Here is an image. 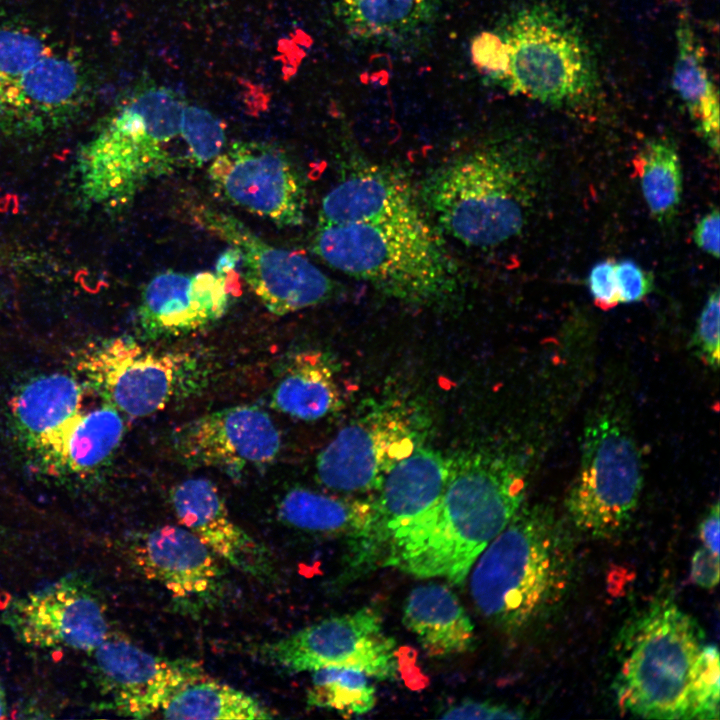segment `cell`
<instances>
[{
  "mask_svg": "<svg viewBox=\"0 0 720 720\" xmlns=\"http://www.w3.org/2000/svg\"><path fill=\"white\" fill-rule=\"evenodd\" d=\"M526 484L523 461L509 453L472 452L448 459L439 498L392 534L380 565L462 584L481 552L521 508Z\"/></svg>",
  "mask_w": 720,
  "mask_h": 720,
  "instance_id": "6da1fadb",
  "label": "cell"
},
{
  "mask_svg": "<svg viewBox=\"0 0 720 720\" xmlns=\"http://www.w3.org/2000/svg\"><path fill=\"white\" fill-rule=\"evenodd\" d=\"M575 570L573 539L553 510L521 507L473 564L472 599L507 633L543 621L564 600Z\"/></svg>",
  "mask_w": 720,
  "mask_h": 720,
  "instance_id": "7a4b0ae2",
  "label": "cell"
},
{
  "mask_svg": "<svg viewBox=\"0 0 720 720\" xmlns=\"http://www.w3.org/2000/svg\"><path fill=\"white\" fill-rule=\"evenodd\" d=\"M184 100L153 86L131 95L81 146L75 161L77 192L88 207L120 211L149 183L178 165Z\"/></svg>",
  "mask_w": 720,
  "mask_h": 720,
  "instance_id": "3957f363",
  "label": "cell"
},
{
  "mask_svg": "<svg viewBox=\"0 0 720 720\" xmlns=\"http://www.w3.org/2000/svg\"><path fill=\"white\" fill-rule=\"evenodd\" d=\"M312 250L332 268L394 299L431 304L453 294L458 269L425 216L380 222H318Z\"/></svg>",
  "mask_w": 720,
  "mask_h": 720,
  "instance_id": "277c9868",
  "label": "cell"
},
{
  "mask_svg": "<svg viewBox=\"0 0 720 720\" xmlns=\"http://www.w3.org/2000/svg\"><path fill=\"white\" fill-rule=\"evenodd\" d=\"M529 174L508 149L481 147L434 169L422 199L440 226L463 244L499 245L523 228L531 201Z\"/></svg>",
  "mask_w": 720,
  "mask_h": 720,
  "instance_id": "5b68a950",
  "label": "cell"
},
{
  "mask_svg": "<svg viewBox=\"0 0 720 720\" xmlns=\"http://www.w3.org/2000/svg\"><path fill=\"white\" fill-rule=\"evenodd\" d=\"M696 621L669 600L651 604L619 637V706L649 719H691V690L702 649Z\"/></svg>",
  "mask_w": 720,
  "mask_h": 720,
  "instance_id": "8992f818",
  "label": "cell"
},
{
  "mask_svg": "<svg viewBox=\"0 0 720 720\" xmlns=\"http://www.w3.org/2000/svg\"><path fill=\"white\" fill-rule=\"evenodd\" d=\"M497 33L506 60L498 83L511 94L561 108L583 105L595 95L598 73L591 47L560 8L544 2L525 5Z\"/></svg>",
  "mask_w": 720,
  "mask_h": 720,
  "instance_id": "52a82bcc",
  "label": "cell"
},
{
  "mask_svg": "<svg viewBox=\"0 0 720 720\" xmlns=\"http://www.w3.org/2000/svg\"><path fill=\"white\" fill-rule=\"evenodd\" d=\"M641 456L630 428L615 411L596 413L586 424L578 474L566 508L577 530L608 539L632 519L642 490Z\"/></svg>",
  "mask_w": 720,
  "mask_h": 720,
  "instance_id": "ba28073f",
  "label": "cell"
},
{
  "mask_svg": "<svg viewBox=\"0 0 720 720\" xmlns=\"http://www.w3.org/2000/svg\"><path fill=\"white\" fill-rule=\"evenodd\" d=\"M76 369L84 385L130 417L154 414L198 392L207 365L185 351H157L132 338L115 337L86 348Z\"/></svg>",
  "mask_w": 720,
  "mask_h": 720,
  "instance_id": "9c48e42d",
  "label": "cell"
},
{
  "mask_svg": "<svg viewBox=\"0 0 720 720\" xmlns=\"http://www.w3.org/2000/svg\"><path fill=\"white\" fill-rule=\"evenodd\" d=\"M256 651L264 661L289 672L333 666L390 680L400 670L396 643L383 632L381 614L371 607L326 618L259 645Z\"/></svg>",
  "mask_w": 720,
  "mask_h": 720,
  "instance_id": "30bf717a",
  "label": "cell"
},
{
  "mask_svg": "<svg viewBox=\"0 0 720 720\" xmlns=\"http://www.w3.org/2000/svg\"><path fill=\"white\" fill-rule=\"evenodd\" d=\"M190 214L238 250L245 282L270 313L283 316L333 296L335 283L306 257L271 245L235 216L207 204Z\"/></svg>",
  "mask_w": 720,
  "mask_h": 720,
  "instance_id": "8fae6325",
  "label": "cell"
},
{
  "mask_svg": "<svg viewBox=\"0 0 720 720\" xmlns=\"http://www.w3.org/2000/svg\"><path fill=\"white\" fill-rule=\"evenodd\" d=\"M208 176L217 194L278 227H295L304 220L303 180L280 148L257 141H238L211 162Z\"/></svg>",
  "mask_w": 720,
  "mask_h": 720,
  "instance_id": "7c38bea8",
  "label": "cell"
},
{
  "mask_svg": "<svg viewBox=\"0 0 720 720\" xmlns=\"http://www.w3.org/2000/svg\"><path fill=\"white\" fill-rule=\"evenodd\" d=\"M91 653L106 706L125 717L147 718L162 710L179 690L207 678L195 660L157 656L110 635Z\"/></svg>",
  "mask_w": 720,
  "mask_h": 720,
  "instance_id": "4fadbf2b",
  "label": "cell"
},
{
  "mask_svg": "<svg viewBox=\"0 0 720 720\" xmlns=\"http://www.w3.org/2000/svg\"><path fill=\"white\" fill-rule=\"evenodd\" d=\"M448 473V459L417 447L385 475L367 526L349 537L347 571L360 575L380 565L392 534L426 511L439 498Z\"/></svg>",
  "mask_w": 720,
  "mask_h": 720,
  "instance_id": "5bb4252c",
  "label": "cell"
},
{
  "mask_svg": "<svg viewBox=\"0 0 720 720\" xmlns=\"http://www.w3.org/2000/svg\"><path fill=\"white\" fill-rule=\"evenodd\" d=\"M2 621L23 644L92 652L108 636L105 610L95 593L76 578H64L14 599Z\"/></svg>",
  "mask_w": 720,
  "mask_h": 720,
  "instance_id": "9a60e30c",
  "label": "cell"
},
{
  "mask_svg": "<svg viewBox=\"0 0 720 720\" xmlns=\"http://www.w3.org/2000/svg\"><path fill=\"white\" fill-rule=\"evenodd\" d=\"M417 448V434L395 411H376L339 431L319 453L316 473L342 492L379 488L388 471Z\"/></svg>",
  "mask_w": 720,
  "mask_h": 720,
  "instance_id": "2e32d148",
  "label": "cell"
},
{
  "mask_svg": "<svg viewBox=\"0 0 720 720\" xmlns=\"http://www.w3.org/2000/svg\"><path fill=\"white\" fill-rule=\"evenodd\" d=\"M177 456L192 467H217L237 473L262 467L277 457L281 438L269 414L238 405L198 417L173 436Z\"/></svg>",
  "mask_w": 720,
  "mask_h": 720,
  "instance_id": "e0dca14e",
  "label": "cell"
},
{
  "mask_svg": "<svg viewBox=\"0 0 720 720\" xmlns=\"http://www.w3.org/2000/svg\"><path fill=\"white\" fill-rule=\"evenodd\" d=\"M235 272V271H234ZM165 271L144 287L137 320L145 339L178 337L223 317L232 297V274Z\"/></svg>",
  "mask_w": 720,
  "mask_h": 720,
  "instance_id": "ac0fdd59",
  "label": "cell"
},
{
  "mask_svg": "<svg viewBox=\"0 0 720 720\" xmlns=\"http://www.w3.org/2000/svg\"><path fill=\"white\" fill-rule=\"evenodd\" d=\"M172 507L180 524L193 532L215 555L251 576H272L267 548L231 518L217 487L205 478H190L174 487Z\"/></svg>",
  "mask_w": 720,
  "mask_h": 720,
  "instance_id": "d6986e66",
  "label": "cell"
},
{
  "mask_svg": "<svg viewBox=\"0 0 720 720\" xmlns=\"http://www.w3.org/2000/svg\"><path fill=\"white\" fill-rule=\"evenodd\" d=\"M130 551L138 570L177 599H204L218 588L221 570L215 554L184 526L146 532Z\"/></svg>",
  "mask_w": 720,
  "mask_h": 720,
  "instance_id": "ffe728a7",
  "label": "cell"
},
{
  "mask_svg": "<svg viewBox=\"0 0 720 720\" xmlns=\"http://www.w3.org/2000/svg\"><path fill=\"white\" fill-rule=\"evenodd\" d=\"M424 216L405 176L377 164L350 169L323 198L318 222L347 224Z\"/></svg>",
  "mask_w": 720,
  "mask_h": 720,
  "instance_id": "44dd1931",
  "label": "cell"
},
{
  "mask_svg": "<svg viewBox=\"0 0 720 720\" xmlns=\"http://www.w3.org/2000/svg\"><path fill=\"white\" fill-rule=\"evenodd\" d=\"M116 408L103 403L81 410L34 459L48 474L88 478L103 470L118 450L125 422Z\"/></svg>",
  "mask_w": 720,
  "mask_h": 720,
  "instance_id": "7402d4cb",
  "label": "cell"
},
{
  "mask_svg": "<svg viewBox=\"0 0 720 720\" xmlns=\"http://www.w3.org/2000/svg\"><path fill=\"white\" fill-rule=\"evenodd\" d=\"M84 384L62 372L40 374L22 384L10 401L16 438L33 460L82 409Z\"/></svg>",
  "mask_w": 720,
  "mask_h": 720,
  "instance_id": "603a6c76",
  "label": "cell"
},
{
  "mask_svg": "<svg viewBox=\"0 0 720 720\" xmlns=\"http://www.w3.org/2000/svg\"><path fill=\"white\" fill-rule=\"evenodd\" d=\"M403 623L432 657L465 653L474 642L469 615L445 585L429 583L412 589L404 603Z\"/></svg>",
  "mask_w": 720,
  "mask_h": 720,
  "instance_id": "cb8c5ba5",
  "label": "cell"
},
{
  "mask_svg": "<svg viewBox=\"0 0 720 720\" xmlns=\"http://www.w3.org/2000/svg\"><path fill=\"white\" fill-rule=\"evenodd\" d=\"M677 51L672 84L686 105L700 134L719 151V98L705 64L704 49L687 16H681L676 30Z\"/></svg>",
  "mask_w": 720,
  "mask_h": 720,
  "instance_id": "d4e9b609",
  "label": "cell"
},
{
  "mask_svg": "<svg viewBox=\"0 0 720 720\" xmlns=\"http://www.w3.org/2000/svg\"><path fill=\"white\" fill-rule=\"evenodd\" d=\"M439 0H338L337 16L354 37L369 42L411 38L435 20Z\"/></svg>",
  "mask_w": 720,
  "mask_h": 720,
  "instance_id": "484cf974",
  "label": "cell"
},
{
  "mask_svg": "<svg viewBox=\"0 0 720 720\" xmlns=\"http://www.w3.org/2000/svg\"><path fill=\"white\" fill-rule=\"evenodd\" d=\"M334 370L328 359L315 351L294 355L274 388L271 406L286 415L312 421L340 406Z\"/></svg>",
  "mask_w": 720,
  "mask_h": 720,
  "instance_id": "4316f807",
  "label": "cell"
},
{
  "mask_svg": "<svg viewBox=\"0 0 720 720\" xmlns=\"http://www.w3.org/2000/svg\"><path fill=\"white\" fill-rule=\"evenodd\" d=\"M372 501L337 498L306 488L287 491L277 504L279 520L297 529L351 537L370 521Z\"/></svg>",
  "mask_w": 720,
  "mask_h": 720,
  "instance_id": "83f0119b",
  "label": "cell"
},
{
  "mask_svg": "<svg viewBox=\"0 0 720 720\" xmlns=\"http://www.w3.org/2000/svg\"><path fill=\"white\" fill-rule=\"evenodd\" d=\"M161 711L167 719L256 720L274 717L252 696L207 678L179 690Z\"/></svg>",
  "mask_w": 720,
  "mask_h": 720,
  "instance_id": "f1b7e54d",
  "label": "cell"
},
{
  "mask_svg": "<svg viewBox=\"0 0 720 720\" xmlns=\"http://www.w3.org/2000/svg\"><path fill=\"white\" fill-rule=\"evenodd\" d=\"M641 190L651 215L667 223L676 215L682 195L678 153L666 139L649 141L633 160Z\"/></svg>",
  "mask_w": 720,
  "mask_h": 720,
  "instance_id": "f546056e",
  "label": "cell"
},
{
  "mask_svg": "<svg viewBox=\"0 0 720 720\" xmlns=\"http://www.w3.org/2000/svg\"><path fill=\"white\" fill-rule=\"evenodd\" d=\"M313 672L306 697L308 705L333 709L345 716L362 715L374 708L375 689L364 672L333 666Z\"/></svg>",
  "mask_w": 720,
  "mask_h": 720,
  "instance_id": "4dcf8cb0",
  "label": "cell"
},
{
  "mask_svg": "<svg viewBox=\"0 0 720 720\" xmlns=\"http://www.w3.org/2000/svg\"><path fill=\"white\" fill-rule=\"evenodd\" d=\"M55 46L31 28L0 24V106L26 73Z\"/></svg>",
  "mask_w": 720,
  "mask_h": 720,
  "instance_id": "1f68e13d",
  "label": "cell"
},
{
  "mask_svg": "<svg viewBox=\"0 0 720 720\" xmlns=\"http://www.w3.org/2000/svg\"><path fill=\"white\" fill-rule=\"evenodd\" d=\"M180 136L188 152V160L201 166L211 162L225 145V127L210 111L185 105L181 118Z\"/></svg>",
  "mask_w": 720,
  "mask_h": 720,
  "instance_id": "d6a6232c",
  "label": "cell"
},
{
  "mask_svg": "<svg viewBox=\"0 0 720 720\" xmlns=\"http://www.w3.org/2000/svg\"><path fill=\"white\" fill-rule=\"evenodd\" d=\"M719 653L714 645L702 646L691 690V719L719 718Z\"/></svg>",
  "mask_w": 720,
  "mask_h": 720,
  "instance_id": "836d02e7",
  "label": "cell"
},
{
  "mask_svg": "<svg viewBox=\"0 0 720 720\" xmlns=\"http://www.w3.org/2000/svg\"><path fill=\"white\" fill-rule=\"evenodd\" d=\"M719 322L720 294L713 290L708 296L698 317L691 346L706 365L717 369L719 366Z\"/></svg>",
  "mask_w": 720,
  "mask_h": 720,
  "instance_id": "e575fe53",
  "label": "cell"
},
{
  "mask_svg": "<svg viewBox=\"0 0 720 720\" xmlns=\"http://www.w3.org/2000/svg\"><path fill=\"white\" fill-rule=\"evenodd\" d=\"M473 63L489 79L499 82L505 71L504 44L498 33L482 32L477 35L471 45Z\"/></svg>",
  "mask_w": 720,
  "mask_h": 720,
  "instance_id": "d590c367",
  "label": "cell"
},
{
  "mask_svg": "<svg viewBox=\"0 0 720 720\" xmlns=\"http://www.w3.org/2000/svg\"><path fill=\"white\" fill-rule=\"evenodd\" d=\"M619 303L642 300L653 288L652 275L632 260L615 264Z\"/></svg>",
  "mask_w": 720,
  "mask_h": 720,
  "instance_id": "8d00e7d4",
  "label": "cell"
},
{
  "mask_svg": "<svg viewBox=\"0 0 720 720\" xmlns=\"http://www.w3.org/2000/svg\"><path fill=\"white\" fill-rule=\"evenodd\" d=\"M522 710L497 705L485 701L465 699L449 706L440 715L443 719H521L525 718Z\"/></svg>",
  "mask_w": 720,
  "mask_h": 720,
  "instance_id": "74e56055",
  "label": "cell"
},
{
  "mask_svg": "<svg viewBox=\"0 0 720 720\" xmlns=\"http://www.w3.org/2000/svg\"><path fill=\"white\" fill-rule=\"evenodd\" d=\"M613 260L607 259L595 264L589 272L587 284L595 304L609 310L619 304L618 288Z\"/></svg>",
  "mask_w": 720,
  "mask_h": 720,
  "instance_id": "f35d334b",
  "label": "cell"
},
{
  "mask_svg": "<svg viewBox=\"0 0 720 720\" xmlns=\"http://www.w3.org/2000/svg\"><path fill=\"white\" fill-rule=\"evenodd\" d=\"M690 577L702 588L716 586L719 580V555L706 547L697 549L692 557Z\"/></svg>",
  "mask_w": 720,
  "mask_h": 720,
  "instance_id": "ab89813d",
  "label": "cell"
},
{
  "mask_svg": "<svg viewBox=\"0 0 720 720\" xmlns=\"http://www.w3.org/2000/svg\"><path fill=\"white\" fill-rule=\"evenodd\" d=\"M720 215L718 208L706 213L697 223L693 237L696 245L713 256L719 257Z\"/></svg>",
  "mask_w": 720,
  "mask_h": 720,
  "instance_id": "60d3db41",
  "label": "cell"
},
{
  "mask_svg": "<svg viewBox=\"0 0 720 720\" xmlns=\"http://www.w3.org/2000/svg\"><path fill=\"white\" fill-rule=\"evenodd\" d=\"M704 547L719 555V504L715 503L704 516L699 526Z\"/></svg>",
  "mask_w": 720,
  "mask_h": 720,
  "instance_id": "b9f144b4",
  "label": "cell"
},
{
  "mask_svg": "<svg viewBox=\"0 0 720 720\" xmlns=\"http://www.w3.org/2000/svg\"><path fill=\"white\" fill-rule=\"evenodd\" d=\"M239 263L240 254L236 248L231 246L218 257L215 272L223 275L232 273Z\"/></svg>",
  "mask_w": 720,
  "mask_h": 720,
  "instance_id": "7bdbcfd3",
  "label": "cell"
},
{
  "mask_svg": "<svg viewBox=\"0 0 720 720\" xmlns=\"http://www.w3.org/2000/svg\"><path fill=\"white\" fill-rule=\"evenodd\" d=\"M7 717V700L5 691L0 683V719Z\"/></svg>",
  "mask_w": 720,
  "mask_h": 720,
  "instance_id": "ee69618b",
  "label": "cell"
},
{
  "mask_svg": "<svg viewBox=\"0 0 720 720\" xmlns=\"http://www.w3.org/2000/svg\"><path fill=\"white\" fill-rule=\"evenodd\" d=\"M5 260H6V254H2V253L0 252V264L3 263V262H5Z\"/></svg>",
  "mask_w": 720,
  "mask_h": 720,
  "instance_id": "f6af8a7d",
  "label": "cell"
},
{
  "mask_svg": "<svg viewBox=\"0 0 720 720\" xmlns=\"http://www.w3.org/2000/svg\"><path fill=\"white\" fill-rule=\"evenodd\" d=\"M1 307H2V304H1V302H0V311H1Z\"/></svg>",
  "mask_w": 720,
  "mask_h": 720,
  "instance_id": "bcb514c9",
  "label": "cell"
}]
</instances>
